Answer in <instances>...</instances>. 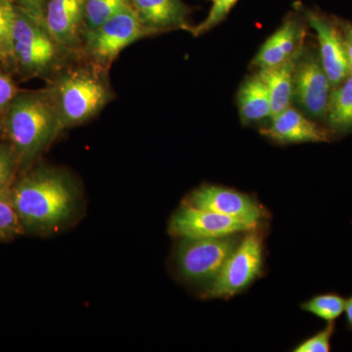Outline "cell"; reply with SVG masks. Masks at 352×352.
<instances>
[{
  "label": "cell",
  "mask_w": 352,
  "mask_h": 352,
  "mask_svg": "<svg viewBox=\"0 0 352 352\" xmlns=\"http://www.w3.org/2000/svg\"><path fill=\"white\" fill-rule=\"evenodd\" d=\"M346 300L337 293L321 294L303 302L302 308L322 320L333 322L344 311Z\"/></svg>",
  "instance_id": "cell-21"
},
{
  "label": "cell",
  "mask_w": 352,
  "mask_h": 352,
  "mask_svg": "<svg viewBox=\"0 0 352 352\" xmlns=\"http://www.w3.org/2000/svg\"><path fill=\"white\" fill-rule=\"evenodd\" d=\"M261 265V238L256 230L249 231L227 259L214 283L205 289L204 296L227 298L237 295L258 277Z\"/></svg>",
  "instance_id": "cell-7"
},
{
  "label": "cell",
  "mask_w": 352,
  "mask_h": 352,
  "mask_svg": "<svg viewBox=\"0 0 352 352\" xmlns=\"http://www.w3.org/2000/svg\"><path fill=\"white\" fill-rule=\"evenodd\" d=\"M324 120L333 134L352 132V75L333 87Z\"/></svg>",
  "instance_id": "cell-18"
},
{
  "label": "cell",
  "mask_w": 352,
  "mask_h": 352,
  "mask_svg": "<svg viewBox=\"0 0 352 352\" xmlns=\"http://www.w3.org/2000/svg\"><path fill=\"white\" fill-rule=\"evenodd\" d=\"M16 3L14 0H0V65L13 73V30Z\"/></svg>",
  "instance_id": "cell-19"
},
{
  "label": "cell",
  "mask_w": 352,
  "mask_h": 352,
  "mask_svg": "<svg viewBox=\"0 0 352 352\" xmlns=\"http://www.w3.org/2000/svg\"><path fill=\"white\" fill-rule=\"evenodd\" d=\"M76 55L62 47L43 23L16 4L13 30L14 72L21 80H50Z\"/></svg>",
  "instance_id": "cell-4"
},
{
  "label": "cell",
  "mask_w": 352,
  "mask_h": 352,
  "mask_svg": "<svg viewBox=\"0 0 352 352\" xmlns=\"http://www.w3.org/2000/svg\"><path fill=\"white\" fill-rule=\"evenodd\" d=\"M256 226L247 220L184 205L171 217L168 231L179 239H201L249 232Z\"/></svg>",
  "instance_id": "cell-9"
},
{
  "label": "cell",
  "mask_w": 352,
  "mask_h": 352,
  "mask_svg": "<svg viewBox=\"0 0 352 352\" xmlns=\"http://www.w3.org/2000/svg\"><path fill=\"white\" fill-rule=\"evenodd\" d=\"M85 0H45L44 25L58 43L80 56L85 28Z\"/></svg>",
  "instance_id": "cell-11"
},
{
  "label": "cell",
  "mask_w": 352,
  "mask_h": 352,
  "mask_svg": "<svg viewBox=\"0 0 352 352\" xmlns=\"http://www.w3.org/2000/svg\"><path fill=\"white\" fill-rule=\"evenodd\" d=\"M305 32L302 14L289 12L279 29L266 39L251 66L258 69L272 68L300 54L305 48Z\"/></svg>",
  "instance_id": "cell-12"
},
{
  "label": "cell",
  "mask_w": 352,
  "mask_h": 352,
  "mask_svg": "<svg viewBox=\"0 0 352 352\" xmlns=\"http://www.w3.org/2000/svg\"><path fill=\"white\" fill-rule=\"evenodd\" d=\"M0 139L3 138V129H2L1 119H0Z\"/></svg>",
  "instance_id": "cell-30"
},
{
  "label": "cell",
  "mask_w": 352,
  "mask_h": 352,
  "mask_svg": "<svg viewBox=\"0 0 352 352\" xmlns=\"http://www.w3.org/2000/svg\"><path fill=\"white\" fill-rule=\"evenodd\" d=\"M336 326L333 322H328V325L323 330L319 331L312 337L303 340L294 349L296 352H328L331 351V340Z\"/></svg>",
  "instance_id": "cell-25"
},
{
  "label": "cell",
  "mask_w": 352,
  "mask_h": 352,
  "mask_svg": "<svg viewBox=\"0 0 352 352\" xmlns=\"http://www.w3.org/2000/svg\"><path fill=\"white\" fill-rule=\"evenodd\" d=\"M127 6L131 0H85L83 34L100 27Z\"/></svg>",
  "instance_id": "cell-20"
},
{
  "label": "cell",
  "mask_w": 352,
  "mask_h": 352,
  "mask_svg": "<svg viewBox=\"0 0 352 352\" xmlns=\"http://www.w3.org/2000/svg\"><path fill=\"white\" fill-rule=\"evenodd\" d=\"M237 101L241 120L245 124L272 117L270 92L258 73L245 78L238 91Z\"/></svg>",
  "instance_id": "cell-17"
},
{
  "label": "cell",
  "mask_w": 352,
  "mask_h": 352,
  "mask_svg": "<svg viewBox=\"0 0 352 352\" xmlns=\"http://www.w3.org/2000/svg\"><path fill=\"white\" fill-rule=\"evenodd\" d=\"M18 176L19 164L15 152L6 139H0V198L9 199Z\"/></svg>",
  "instance_id": "cell-22"
},
{
  "label": "cell",
  "mask_w": 352,
  "mask_h": 352,
  "mask_svg": "<svg viewBox=\"0 0 352 352\" xmlns=\"http://www.w3.org/2000/svg\"><path fill=\"white\" fill-rule=\"evenodd\" d=\"M302 52L284 62L283 64L258 71V75L263 78L270 92L272 117L291 106L294 97L296 67Z\"/></svg>",
  "instance_id": "cell-16"
},
{
  "label": "cell",
  "mask_w": 352,
  "mask_h": 352,
  "mask_svg": "<svg viewBox=\"0 0 352 352\" xmlns=\"http://www.w3.org/2000/svg\"><path fill=\"white\" fill-rule=\"evenodd\" d=\"M241 240L237 234L201 239L182 238L175 252V264L180 276L189 283L208 288Z\"/></svg>",
  "instance_id": "cell-6"
},
{
  "label": "cell",
  "mask_w": 352,
  "mask_h": 352,
  "mask_svg": "<svg viewBox=\"0 0 352 352\" xmlns=\"http://www.w3.org/2000/svg\"><path fill=\"white\" fill-rule=\"evenodd\" d=\"M296 10L316 32L322 66L333 87H336L351 75L344 34L338 18L329 17L300 3H296Z\"/></svg>",
  "instance_id": "cell-8"
},
{
  "label": "cell",
  "mask_w": 352,
  "mask_h": 352,
  "mask_svg": "<svg viewBox=\"0 0 352 352\" xmlns=\"http://www.w3.org/2000/svg\"><path fill=\"white\" fill-rule=\"evenodd\" d=\"M24 233L10 200L0 198V242L12 240Z\"/></svg>",
  "instance_id": "cell-24"
},
{
  "label": "cell",
  "mask_w": 352,
  "mask_h": 352,
  "mask_svg": "<svg viewBox=\"0 0 352 352\" xmlns=\"http://www.w3.org/2000/svg\"><path fill=\"white\" fill-rule=\"evenodd\" d=\"M15 3L22 7L30 15L44 24V3L45 0H15Z\"/></svg>",
  "instance_id": "cell-27"
},
{
  "label": "cell",
  "mask_w": 352,
  "mask_h": 352,
  "mask_svg": "<svg viewBox=\"0 0 352 352\" xmlns=\"http://www.w3.org/2000/svg\"><path fill=\"white\" fill-rule=\"evenodd\" d=\"M339 24L344 34V43H346L347 59H349V69L352 75V21L339 19Z\"/></svg>",
  "instance_id": "cell-28"
},
{
  "label": "cell",
  "mask_w": 352,
  "mask_h": 352,
  "mask_svg": "<svg viewBox=\"0 0 352 352\" xmlns=\"http://www.w3.org/2000/svg\"><path fill=\"white\" fill-rule=\"evenodd\" d=\"M47 80L44 88L63 131L85 124L115 97L109 69L82 57L74 58Z\"/></svg>",
  "instance_id": "cell-2"
},
{
  "label": "cell",
  "mask_w": 352,
  "mask_h": 352,
  "mask_svg": "<svg viewBox=\"0 0 352 352\" xmlns=\"http://www.w3.org/2000/svg\"><path fill=\"white\" fill-rule=\"evenodd\" d=\"M184 205L237 217L256 224L263 217V208L250 197L214 185H204L194 190L185 201Z\"/></svg>",
  "instance_id": "cell-13"
},
{
  "label": "cell",
  "mask_w": 352,
  "mask_h": 352,
  "mask_svg": "<svg viewBox=\"0 0 352 352\" xmlns=\"http://www.w3.org/2000/svg\"><path fill=\"white\" fill-rule=\"evenodd\" d=\"M239 0H212V6L206 19L197 25H192L190 34L201 36L223 22Z\"/></svg>",
  "instance_id": "cell-23"
},
{
  "label": "cell",
  "mask_w": 352,
  "mask_h": 352,
  "mask_svg": "<svg viewBox=\"0 0 352 352\" xmlns=\"http://www.w3.org/2000/svg\"><path fill=\"white\" fill-rule=\"evenodd\" d=\"M344 312H346V320L347 328L352 331V296L346 300V307H344Z\"/></svg>",
  "instance_id": "cell-29"
},
{
  "label": "cell",
  "mask_w": 352,
  "mask_h": 352,
  "mask_svg": "<svg viewBox=\"0 0 352 352\" xmlns=\"http://www.w3.org/2000/svg\"><path fill=\"white\" fill-rule=\"evenodd\" d=\"M141 24L153 34L171 31L189 32L191 10L182 0H131Z\"/></svg>",
  "instance_id": "cell-15"
},
{
  "label": "cell",
  "mask_w": 352,
  "mask_h": 352,
  "mask_svg": "<svg viewBox=\"0 0 352 352\" xmlns=\"http://www.w3.org/2000/svg\"><path fill=\"white\" fill-rule=\"evenodd\" d=\"M24 233L46 235L66 223L76 206V191L63 171L30 168L18 176L9 196Z\"/></svg>",
  "instance_id": "cell-1"
},
{
  "label": "cell",
  "mask_w": 352,
  "mask_h": 352,
  "mask_svg": "<svg viewBox=\"0 0 352 352\" xmlns=\"http://www.w3.org/2000/svg\"><path fill=\"white\" fill-rule=\"evenodd\" d=\"M332 89L318 53L305 48L296 67L294 97L308 115L324 120Z\"/></svg>",
  "instance_id": "cell-10"
},
{
  "label": "cell",
  "mask_w": 352,
  "mask_h": 352,
  "mask_svg": "<svg viewBox=\"0 0 352 352\" xmlns=\"http://www.w3.org/2000/svg\"><path fill=\"white\" fill-rule=\"evenodd\" d=\"M3 138L13 148L19 175L30 170L63 131L45 88L19 90L3 117Z\"/></svg>",
  "instance_id": "cell-3"
},
{
  "label": "cell",
  "mask_w": 352,
  "mask_h": 352,
  "mask_svg": "<svg viewBox=\"0 0 352 352\" xmlns=\"http://www.w3.org/2000/svg\"><path fill=\"white\" fill-rule=\"evenodd\" d=\"M152 36L127 6L94 31L83 34L80 57L110 69L122 51L139 39Z\"/></svg>",
  "instance_id": "cell-5"
},
{
  "label": "cell",
  "mask_w": 352,
  "mask_h": 352,
  "mask_svg": "<svg viewBox=\"0 0 352 352\" xmlns=\"http://www.w3.org/2000/svg\"><path fill=\"white\" fill-rule=\"evenodd\" d=\"M19 90L10 72L0 65V119L3 117Z\"/></svg>",
  "instance_id": "cell-26"
},
{
  "label": "cell",
  "mask_w": 352,
  "mask_h": 352,
  "mask_svg": "<svg viewBox=\"0 0 352 352\" xmlns=\"http://www.w3.org/2000/svg\"><path fill=\"white\" fill-rule=\"evenodd\" d=\"M261 133L279 144L326 143L335 135L292 106L273 116L270 126L261 129Z\"/></svg>",
  "instance_id": "cell-14"
}]
</instances>
